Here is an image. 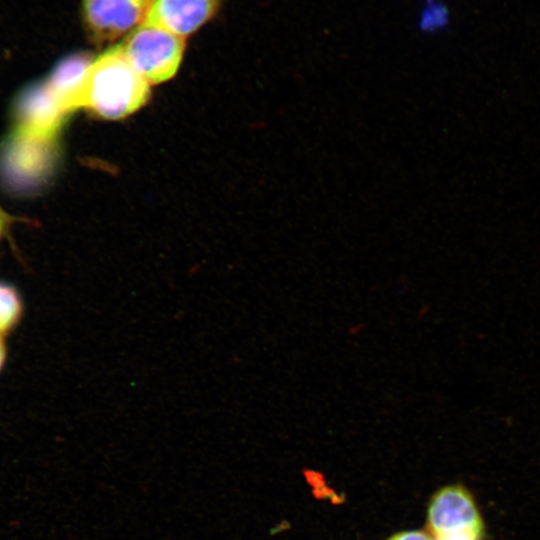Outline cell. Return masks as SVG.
Masks as SVG:
<instances>
[{"label":"cell","mask_w":540,"mask_h":540,"mask_svg":"<svg viewBox=\"0 0 540 540\" xmlns=\"http://www.w3.org/2000/svg\"><path fill=\"white\" fill-rule=\"evenodd\" d=\"M149 83L115 45L90 64L83 83L80 107L106 119L123 118L142 107Z\"/></svg>","instance_id":"obj_1"},{"label":"cell","mask_w":540,"mask_h":540,"mask_svg":"<svg viewBox=\"0 0 540 540\" xmlns=\"http://www.w3.org/2000/svg\"><path fill=\"white\" fill-rule=\"evenodd\" d=\"M135 70L150 84L170 79L178 70L184 38L143 22L120 44Z\"/></svg>","instance_id":"obj_2"},{"label":"cell","mask_w":540,"mask_h":540,"mask_svg":"<svg viewBox=\"0 0 540 540\" xmlns=\"http://www.w3.org/2000/svg\"><path fill=\"white\" fill-rule=\"evenodd\" d=\"M428 530L435 540H481L483 523L472 496L460 486L439 490L428 507Z\"/></svg>","instance_id":"obj_3"},{"label":"cell","mask_w":540,"mask_h":540,"mask_svg":"<svg viewBox=\"0 0 540 540\" xmlns=\"http://www.w3.org/2000/svg\"><path fill=\"white\" fill-rule=\"evenodd\" d=\"M152 0H83L86 31L94 42H111L130 34L147 16Z\"/></svg>","instance_id":"obj_4"},{"label":"cell","mask_w":540,"mask_h":540,"mask_svg":"<svg viewBox=\"0 0 540 540\" xmlns=\"http://www.w3.org/2000/svg\"><path fill=\"white\" fill-rule=\"evenodd\" d=\"M220 0H152L145 23L184 38L218 11Z\"/></svg>","instance_id":"obj_5"},{"label":"cell","mask_w":540,"mask_h":540,"mask_svg":"<svg viewBox=\"0 0 540 540\" xmlns=\"http://www.w3.org/2000/svg\"><path fill=\"white\" fill-rule=\"evenodd\" d=\"M92 61L85 55H74L54 70L47 86L66 112L80 107L84 79Z\"/></svg>","instance_id":"obj_6"},{"label":"cell","mask_w":540,"mask_h":540,"mask_svg":"<svg viewBox=\"0 0 540 540\" xmlns=\"http://www.w3.org/2000/svg\"><path fill=\"white\" fill-rule=\"evenodd\" d=\"M20 313L21 302L17 292L11 286L0 283V333L14 326Z\"/></svg>","instance_id":"obj_7"},{"label":"cell","mask_w":540,"mask_h":540,"mask_svg":"<svg viewBox=\"0 0 540 540\" xmlns=\"http://www.w3.org/2000/svg\"><path fill=\"white\" fill-rule=\"evenodd\" d=\"M388 540H435L433 536L424 531H405L394 534Z\"/></svg>","instance_id":"obj_8"},{"label":"cell","mask_w":540,"mask_h":540,"mask_svg":"<svg viewBox=\"0 0 540 540\" xmlns=\"http://www.w3.org/2000/svg\"><path fill=\"white\" fill-rule=\"evenodd\" d=\"M7 223H8V217L6 213L0 208V236L3 233Z\"/></svg>","instance_id":"obj_9"},{"label":"cell","mask_w":540,"mask_h":540,"mask_svg":"<svg viewBox=\"0 0 540 540\" xmlns=\"http://www.w3.org/2000/svg\"><path fill=\"white\" fill-rule=\"evenodd\" d=\"M4 359H5V348H4L3 341L0 337V369L3 365Z\"/></svg>","instance_id":"obj_10"}]
</instances>
